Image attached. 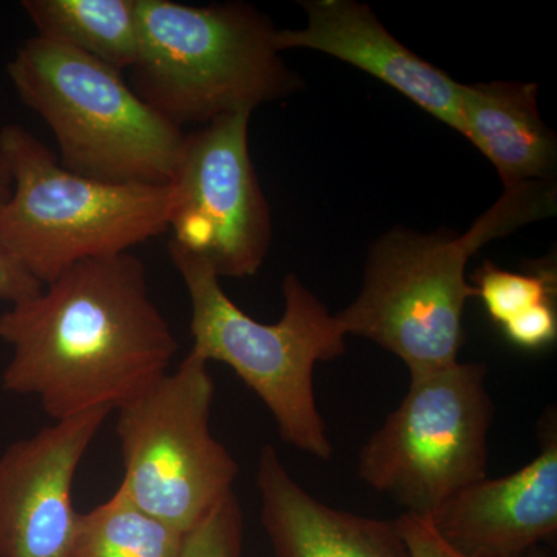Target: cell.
<instances>
[{
	"label": "cell",
	"instance_id": "6da1fadb",
	"mask_svg": "<svg viewBox=\"0 0 557 557\" xmlns=\"http://www.w3.org/2000/svg\"><path fill=\"white\" fill-rule=\"evenodd\" d=\"M9 394L39 399L53 421L116 410L163 379L178 343L135 256L84 260L0 314Z\"/></svg>",
	"mask_w": 557,
	"mask_h": 557
},
{
	"label": "cell",
	"instance_id": "7a4b0ae2",
	"mask_svg": "<svg viewBox=\"0 0 557 557\" xmlns=\"http://www.w3.org/2000/svg\"><path fill=\"white\" fill-rule=\"evenodd\" d=\"M556 188L505 189L465 234L394 228L366 256L357 298L335 314L343 332L379 344L405 362L410 379L448 369L465 344L467 302L475 298L468 262L491 240L555 214Z\"/></svg>",
	"mask_w": 557,
	"mask_h": 557
},
{
	"label": "cell",
	"instance_id": "3957f363",
	"mask_svg": "<svg viewBox=\"0 0 557 557\" xmlns=\"http://www.w3.org/2000/svg\"><path fill=\"white\" fill-rule=\"evenodd\" d=\"M138 58L132 89L183 129L281 101L302 87L276 47V28L242 2L135 0Z\"/></svg>",
	"mask_w": 557,
	"mask_h": 557
},
{
	"label": "cell",
	"instance_id": "277c9868",
	"mask_svg": "<svg viewBox=\"0 0 557 557\" xmlns=\"http://www.w3.org/2000/svg\"><path fill=\"white\" fill-rule=\"evenodd\" d=\"M190 300V351L225 362L270 410L282 442L319 460L333 457L314 395V368L346 354L335 314L296 274L282 282L284 314L274 324L248 317L226 295L207 262L168 245Z\"/></svg>",
	"mask_w": 557,
	"mask_h": 557
},
{
	"label": "cell",
	"instance_id": "5b68a950",
	"mask_svg": "<svg viewBox=\"0 0 557 557\" xmlns=\"http://www.w3.org/2000/svg\"><path fill=\"white\" fill-rule=\"evenodd\" d=\"M13 189L0 205V244L39 284L84 260L126 255L170 230L168 185H120L61 166L20 124L0 129Z\"/></svg>",
	"mask_w": 557,
	"mask_h": 557
},
{
	"label": "cell",
	"instance_id": "8992f818",
	"mask_svg": "<svg viewBox=\"0 0 557 557\" xmlns=\"http://www.w3.org/2000/svg\"><path fill=\"white\" fill-rule=\"evenodd\" d=\"M20 100L57 138L61 166L120 185H168L186 132L135 94L119 70L33 36L7 67Z\"/></svg>",
	"mask_w": 557,
	"mask_h": 557
},
{
	"label": "cell",
	"instance_id": "52a82bcc",
	"mask_svg": "<svg viewBox=\"0 0 557 557\" xmlns=\"http://www.w3.org/2000/svg\"><path fill=\"white\" fill-rule=\"evenodd\" d=\"M482 362L410 379L406 397L364 443L358 478L410 515L428 518L487 478L493 398Z\"/></svg>",
	"mask_w": 557,
	"mask_h": 557
},
{
	"label": "cell",
	"instance_id": "ba28073f",
	"mask_svg": "<svg viewBox=\"0 0 557 557\" xmlns=\"http://www.w3.org/2000/svg\"><path fill=\"white\" fill-rule=\"evenodd\" d=\"M208 364L189 351L175 372L116 409L119 490L182 534L234 493L240 471L209 428L215 383Z\"/></svg>",
	"mask_w": 557,
	"mask_h": 557
},
{
	"label": "cell",
	"instance_id": "9c48e42d",
	"mask_svg": "<svg viewBox=\"0 0 557 557\" xmlns=\"http://www.w3.org/2000/svg\"><path fill=\"white\" fill-rule=\"evenodd\" d=\"M249 112L233 113L186 134L168 183L171 242L220 278L258 274L273 236L269 201L249 156Z\"/></svg>",
	"mask_w": 557,
	"mask_h": 557
},
{
	"label": "cell",
	"instance_id": "30bf717a",
	"mask_svg": "<svg viewBox=\"0 0 557 557\" xmlns=\"http://www.w3.org/2000/svg\"><path fill=\"white\" fill-rule=\"evenodd\" d=\"M112 413L87 410L17 440L0 456V557H67L81 460Z\"/></svg>",
	"mask_w": 557,
	"mask_h": 557
},
{
	"label": "cell",
	"instance_id": "8fae6325",
	"mask_svg": "<svg viewBox=\"0 0 557 557\" xmlns=\"http://www.w3.org/2000/svg\"><path fill=\"white\" fill-rule=\"evenodd\" d=\"M555 421L542 424L541 453L530 463L463 487L428 516L446 544L472 557H522L556 536Z\"/></svg>",
	"mask_w": 557,
	"mask_h": 557
},
{
	"label": "cell",
	"instance_id": "7c38bea8",
	"mask_svg": "<svg viewBox=\"0 0 557 557\" xmlns=\"http://www.w3.org/2000/svg\"><path fill=\"white\" fill-rule=\"evenodd\" d=\"M300 5L307 25L276 32L281 53L307 49L347 62L460 134V83L399 42L369 5L357 0H306Z\"/></svg>",
	"mask_w": 557,
	"mask_h": 557
},
{
	"label": "cell",
	"instance_id": "4fadbf2b",
	"mask_svg": "<svg viewBox=\"0 0 557 557\" xmlns=\"http://www.w3.org/2000/svg\"><path fill=\"white\" fill-rule=\"evenodd\" d=\"M260 522L276 557H412L397 520L322 504L289 475L274 446L260 450Z\"/></svg>",
	"mask_w": 557,
	"mask_h": 557
},
{
	"label": "cell",
	"instance_id": "5bb4252c",
	"mask_svg": "<svg viewBox=\"0 0 557 557\" xmlns=\"http://www.w3.org/2000/svg\"><path fill=\"white\" fill-rule=\"evenodd\" d=\"M537 84H460V134L496 168L504 188L555 182L557 141L539 112Z\"/></svg>",
	"mask_w": 557,
	"mask_h": 557
},
{
	"label": "cell",
	"instance_id": "9a60e30c",
	"mask_svg": "<svg viewBox=\"0 0 557 557\" xmlns=\"http://www.w3.org/2000/svg\"><path fill=\"white\" fill-rule=\"evenodd\" d=\"M36 36L123 70L138 58L135 0H24Z\"/></svg>",
	"mask_w": 557,
	"mask_h": 557
},
{
	"label": "cell",
	"instance_id": "2e32d148",
	"mask_svg": "<svg viewBox=\"0 0 557 557\" xmlns=\"http://www.w3.org/2000/svg\"><path fill=\"white\" fill-rule=\"evenodd\" d=\"M183 534L115 491L78 516L67 557H180Z\"/></svg>",
	"mask_w": 557,
	"mask_h": 557
},
{
	"label": "cell",
	"instance_id": "e0dca14e",
	"mask_svg": "<svg viewBox=\"0 0 557 557\" xmlns=\"http://www.w3.org/2000/svg\"><path fill=\"white\" fill-rule=\"evenodd\" d=\"M556 278L555 265L519 273L485 260L472 277V287L487 314L502 327L539 304L556 302Z\"/></svg>",
	"mask_w": 557,
	"mask_h": 557
},
{
	"label": "cell",
	"instance_id": "ac0fdd59",
	"mask_svg": "<svg viewBox=\"0 0 557 557\" xmlns=\"http://www.w3.org/2000/svg\"><path fill=\"white\" fill-rule=\"evenodd\" d=\"M245 516L236 494L223 498L199 525L183 534L180 557H242Z\"/></svg>",
	"mask_w": 557,
	"mask_h": 557
},
{
	"label": "cell",
	"instance_id": "d6986e66",
	"mask_svg": "<svg viewBox=\"0 0 557 557\" xmlns=\"http://www.w3.org/2000/svg\"><path fill=\"white\" fill-rule=\"evenodd\" d=\"M13 189V180L9 164L0 153V205L5 203ZM44 285L28 273L13 256L0 244V299L9 300L11 306L38 295Z\"/></svg>",
	"mask_w": 557,
	"mask_h": 557
},
{
	"label": "cell",
	"instance_id": "ffe728a7",
	"mask_svg": "<svg viewBox=\"0 0 557 557\" xmlns=\"http://www.w3.org/2000/svg\"><path fill=\"white\" fill-rule=\"evenodd\" d=\"M509 343L523 350L552 346L557 336L556 302H544L502 325Z\"/></svg>",
	"mask_w": 557,
	"mask_h": 557
},
{
	"label": "cell",
	"instance_id": "44dd1931",
	"mask_svg": "<svg viewBox=\"0 0 557 557\" xmlns=\"http://www.w3.org/2000/svg\"><path fill=\"white\" fill-rule=\"evenodd\" d=\"M395 520L412 557H472L446 544L428 518L403 512Z\"/></svg>",
	"mask_w": 557,
	"mask_h": 557
},
{
	"label": "cell",
	"instance_id": "7402d4cb",
	"mask_svg": "<svg viewBox=\"0 0 557 557\" xmlns=\"http://www.w3.org/2000/svg\"><path fill=\"white\" fill-rule=\"evenodd\" d=\"M522 557H553L549 555L547 549H544L539 545V547H534L533 549H530V552H527L525 555Z\"/></svg>",
	"mask_w": 557,
	"mask_h": 557
}]
</instances>
